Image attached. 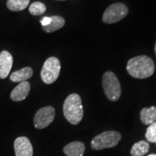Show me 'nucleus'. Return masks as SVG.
I'll use <instances>...</instances> for the list:
<instances>
[{
	"label": "nucleus",
	"mask_w": 156,
	"mask_h": 156,
	"mask_svg": "<svg viewBox=\"0 0 156 156\" xmlns=\"http://www.w3.org/2000/svg\"><path fill=\"white\" fill-rule=\"evenodd\" d=\"M65 25V20L62 17L54 15L51 17V23L46 26H42L43 30L46 33H52L59 30Z\"/></svg>",
	"instance_id": "obj_14"
},
{
	"label": "nucleus",
	"mask_w": 156,
	"mask_h": 156,
	"mask_svg": "<svg viewBox=\"0 0 156 156\" xmlns=\"http://www.w3.org/2000/svg\"><path fill=\"white\" fill-rule=\"evenodd\" d=\"M55 117V108L52 106H45L41 108L34 116L35 127L41 129L47 127L51 124Z\"/></svg>",
	"instance_id": "obj_7"
},
{
	"label": "nucleus",
	"mask_w": 156,
	"mask_h": 156,
	"mask_svg": "<svg viewBox=\"0 0 156 156\" xmlns=\"http://www.w3.org/2000/svg\"><path fill=\"white\" fill-rule=\"evenodd\" d=\"M13 58L9 52L2 51L0 53V78L5 79L12 67Z\"/></svg>",
	"instance_id": "obj_9"
},
{
	"label": "nucleus",
	"mask_w": 156,
	"mask_h": 156,
	"mask_svg": "<svg viewBox=\"0 0 156 156\" xmlns=\"http://www.w3.org/2000/svg\"><path fill=\"white\" fill-rule=\"evenodd\" d=\"M155 143H156V142H155Z\"/></svg>",
	"instance_id": "obj_23"
},
{
	"label": "nucleus",
	"mask_w": 156,
	"mask_h": 156,
	"mask_svg": "<svg viewBox=\"0 0 156 156\" xmlns=\"http://www.w3.org/2000/svg\"><path fill=\"white\" fill-rule=\"evenodd\" d=\"M155 56H156V42H155Z\"/></svg>",
	"instance_id": "obj_21"
},
{
	"label": "nucleus",
	"mask_w": 156,
	"mask_h": 156,
	"mask_svg": "<svg viewBox=\"0 0 156 156\" xmlns=\"http://www.w3.org/2000/svg\"><path fill=\"white\" fill-rule=\"evenodd\" d=\"M121 139L122 135L119 132L116 131L103 132L93 138L91 140V147L96 151L114 147L117 145Z\"/></svg>",
	"instance_id": "obj_4"
},
{
	"label": "nucleus",
	"mask_w": 156,
	"mask_h": 156,
	"mask_svg": "<svg viewBox=\"0 0 156 156\" xmlns=\"http://www.w3.org/2000/svg\"><path fill=\"white\" fill-rule=\"evenodd\" d=\"M103 87L107 98L112 101H116L122 94V87L118 78L114 73L107 71L103 76Z\"/></svg>",
	"instance_id": "obj_3"
},
{
	"label": "nucleus",
	"mask_w": 156,
	"mask_h": 156,
	"mask_svg": "<svg viewBox=\"0 0 156 156\" xmlns=\"http://www.w3.org/2000/svg\"><path fill=\"white\" fill-rule=\"evenodd\" d=\"M30 90V85L28 81L22 82L17 85L10 93V98L14 101L25 100Z\"/></svg>",
	"instance_id": "obj_10"
},
{
	"label": "nucleus",
	"mask_w": 156,
	"mask_h": 156,
	"mask_svg": "<svg viewBox=\"0 0 156 156\" xmlns=\"http://www.w3.org/2000/svg\"><path fill=\"white\" fill-rule=\"evenodd\" d=\"M129 12L127 6L123 3H115L110 5L103 15L102 20L107 24H113L124 19Z\"/></svg>",
	"instance_id": "obj_6"
},
{
	"label": "nucleus",
	"mask_w": 156,
	"mask_h": 156,
	"mask_svg": "<svg viewBox=\"0 0 156 156\" xmlns=\"http://www.w3.org/2000/svg\"><path fill=\"white\" fill-rule=\"evenodd\" d=\"M147 156H156V154H151V155H149Z\"/></svg>",
	"instance_id": "obj_20"
},
{
	"label": "nucleus",
	"mask_w": 156,
	"mask_h": 156,
	"mask_svg": "<svg viewBox=\"0 0 156 156\" xmlns=\"http://www.w3.org/2000/svg\"><path fill=\"white\" fill-rule=\"evenodd\" d=\"M155 67V63L151 57L141 55L129 60L126 70L132 77L136 79H145L153 75Z\"/></svg>",
	"instance_id": "obj_1"
},
{
	"label": "nucleus",
	"mask_w": 156,
	"mask_h": 156,
	"mask_svg": "<svg viewBox=\"0 0 156 156\" xmlns=\"http://www.w3.org/2000/svg\"><path fill=\"white\" fill-rule=\"evenodd\" d=\"M57 1H66V0H57Z\"/></svg>",
	"instance_id": "obj_22"
},
{
	"label": "nucleus",
	"mask_w": 156,
	"mask_h": 156,
	"mask_svg": "<svg viewBox=\"0 0 156 156\" xmlns=\"http://www.w3.org/2000/svg\"><path fill=\"white\" fill-rule=\"evenodd\" d=\"M46 10V5L40 2H35L29 7V12L33 15H41L44 14Z\"/></svg>",
	"instance_id": "obj_17"
},
{
	"label": "nucleus",
	"mask_w": 156,
	"mask_h": 156,
	"mask_svg": "<svg viewBox=\"0 0 156 156\" xmlns=\"http://www.w3.org/2000/svg\"><path fill=\"white\" fill-rule=\"evenodd\" d=\"M30 3V0H7V7L9 10L20 12L26 9Z\"/></svg>",
	"instance_id": "obj_16"
},
{
	"label": "nucleus",
	"mask_w": 156,
	"mask_h": 156,
	"mask_svg": "<svg viewBox=\"0 0 156 156\" xmlns=\"http://www.w3.org/2000/svg\"><path fill=\"white\" fill-rule=\"evenodd\" d=\"M85 151V146L82 142H70L64 146L63 151L67 156H83Z\"/></svg>",
	"instance_id": "obj_11"
},
{
	"label": "nucleus",
	"mask_w": 156,
	"mask_h": 156,
	"mask_svg": "<svg viewBox=\"0 0 156 156\" xmlns=\"http://www.w3.org/2000/svg\"><path fill=\"white\" fill-rule=\"evenodd\" d=\"M150 145L147 142L141 140V141L134 144L130 151L132 156H143L149 151Z\"/></svg>",
	"instance_id": "obj_15"
},
{
	"label": "nucleus",
	"mask_w": 156,
	"mask_h": 156,
	"mask_svg": "<svg viewBox=\"0 0 156 156\" xmlns=\"http://www.w3.org/2000/svg\"><path fill=\"white\" fill-rule=\"evenodd\" d=\"M33 74H34V71L32 68L26 67L17 71L13 72L9 76V79L11 81L15 82V83H22L30 79L33 76Z\"/></svg>",
	"instance_id": "obj_12"
},
{
	"label": "nucleus",
	"mask_w": 156,
	"mask_h": 156,
	"mask_svg": "<svg viewBox=\"0 0 156 156\" xmlns=\"http://www.w3.org/2000/svg\"><path fill=\"white\" fill-rule=\"evenodd\" d=\"M145 137L148 142H156V122L148 126L145 133Z\"/></svg>",
	"instance_id": "obj_18"
},
{
	"label": "nucleus",
	"mask_w": 156,
	"mask_h": 156,
	"mask_svg": "<svg viewBox=\"0 0 156 156\" xmlns=\"http://www.w3.org/2000/svg\"><path fill=\"white\" fill-rule=\"evenodd\" d=\"M61 70L59 60L51 56L46 60L41 72V77L46 84H52L58 79Z\"/></svg>",
	"instance_id": "obj_5"
},
{
	"label": "nucleus",
	"mask_w": 156,
	"mask_h": 156,
	"mask_svg": "<svg viewBox=\"0 0 156 156\" xmlns=\"http://www.w3.org/2000/svg\"><path fill=\"white\" fill-rule=\"evenodd\" d=\"M140 119L145 125H151L156 122V106L143 108L140 112Z\"/></svg>",
	"instance_id": "obj_13"
},
{
	"label": "nucleus",
	"mask_w": 156,
	"mask_h": 156,
	"mask_svg": "<svg viewBox=\"0 0 156 156\" xmlns=\"http://www.w3.org/2000/svg\"><path fill=\"white\" fill-rule=\"evenodd\" d=\"M51 23V17H44L41 20V24L42 26H46V25H49Z\"/></svg>",
	"instance_id": "obj_19"
},
{
	"label": "nucleus",
	"mask_w": 156,
	"mask_h": 156,
	"mask_svg": "<svg viewBox=\"0 0 156 156\" xmlns=\"http://www.w3.org/2000/svg\"><path fill=\"white\" fill-rule=\"evenodd\" d=\"M15 156H33L34 149L30 140L25 136H20L15 140Z\"/></svg>",
	"instance_id": "obj_8"
},
{
	"label": "nucleus",
	"mask_w": 156,
	"mask_h": 156,
	"mask_svg": "<svg viewBox=\"0 0 156 156\" xmlns=\"http://www.w3.org/2000/svg\"><path fill=\"white\" fill-rule=\"evenodd\" d=\"M64 116L70 124L77 125L83 117V106L81 98L78 94L73 93L64 101L63 105Z\"/></svg>",
	"instance_id": "obj_2"
}]
</instances>
